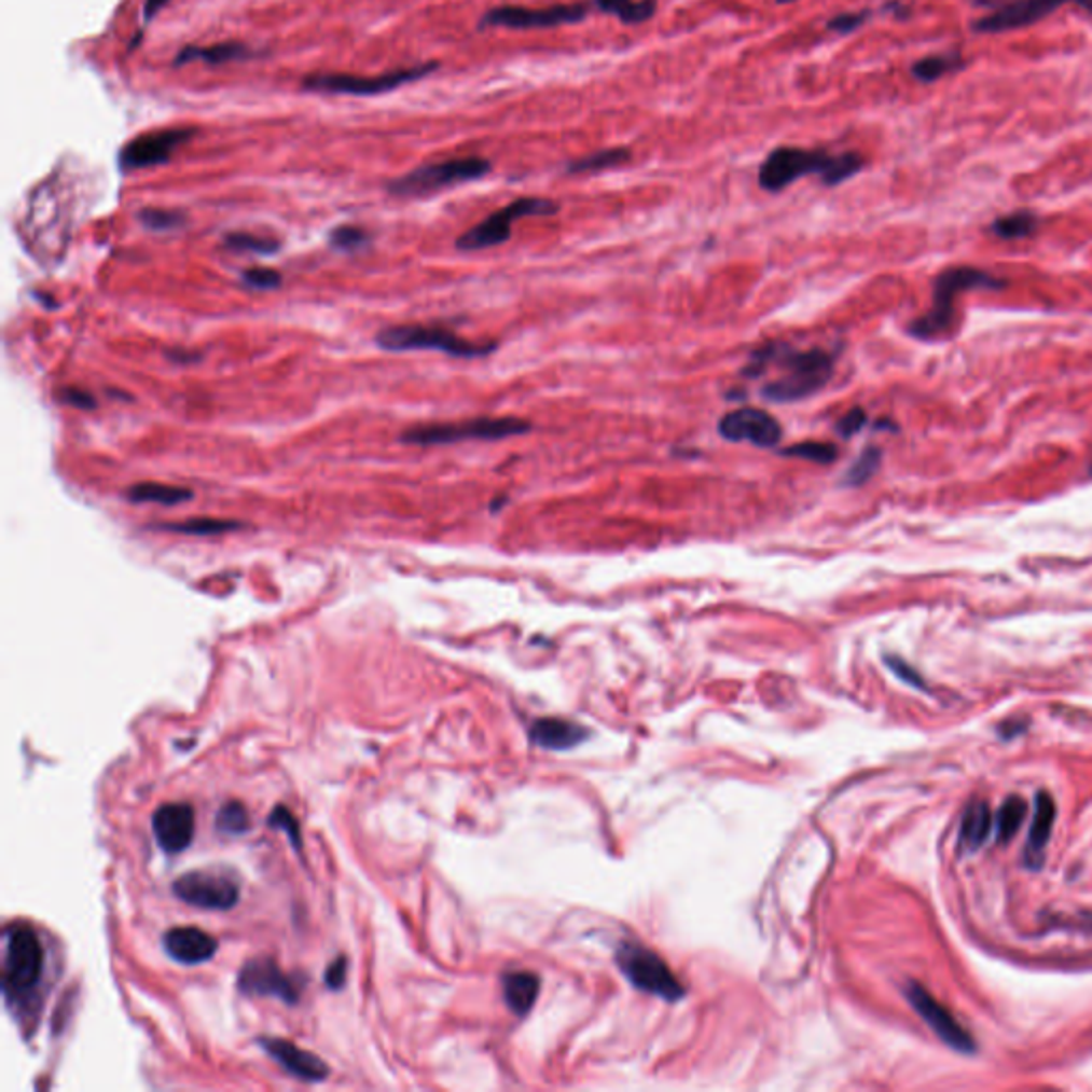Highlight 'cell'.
<instances>
[{
  "label": "cell",
  "instance_id": "obj_1",
  "mask_svg": "<svg viewBox=\"0 0 1092 1092\" xmlns=\"http://www.w3.org/2000/svg\"><path fill=\"white\" fill-rule=\"evenodd\" d=\"M837 357L839 353L826 348L796 350L784 342H769L751 353L741 374L760 378L771 365H777L782 376L762 387V398L771 403H794L819 393L830 383Z\"/></svg>",
  "mask_w": 1092,
  "mask_h": 1092
},
{
  "label": "cell",
  "instance_id": "obj_2",
  "mask_svg": "<svg viewBox=\"0 0 1092 1092\" xmlns=\"http://www.w3.org/2000/svg\"><path fill=\"white\" fill-rule=\"evenodd\" d=\"M867 167L860 152L832 154L828 150H804L782 146L771 150L758 171V184L766 193H782L806 176H817L828 189H834Z\"/></svg>",
  "mask_w": 1092,
  "mask_h": 1092
},
{
  "label": "cell",
  "instance_id": "obj_3",
  "mask_svg": "<svg viewBox=\"0 0 1092 1092\" xmlns=\"http://www.w3.org/2000/svg\"><path fill=\"white\" fill-rule=\"evenodd\" d=\"M1007 280L978 267H950L941 272L932 287V305L926 314L907 324V333L922 342H939L954 333L956 299L965 291H998Z\"/></svg>",
  "mask_w": 1092,
  "mask_h": 1092
},
{
  "label": "cell",
  "instance_id": "obj_4",
  "mask_svg": "<svg viewBox=\"0 0 1092 1092\" xmlns=\"http://www.w3.org/2000/svg\"><path fill=\"white\" fill-rule=\"evenodd\" d=\"M531 431V425L523 418L503 416V418H472L461 423H429V425H414L401 433L403 444L414 446H442V444H457L468 440H503L514 436H525Z\"/></svg>",
  "mask_w": 1092,
  "mask_h": 1092
},
{
  "label": "cell",
  "instance_id": "obj_5",
  "mask_svg": "<svg viewBox=\"0 0 1092 1092\" xmlns=\"http://www.w3.org/2000/svg\"><path fill=\"white\" fill-rule=\"evenodd\" d=\"M492 161L483 156L448 158L440 163L420 165L398 180L389 182V193L398 197H427L466 182L481 180L492 174Z\"/></svg>",
  "mask_w": 1092,
  "mask_h": 1092
},
{
  "label": "cell",
  "instance_id": "obj_6",
  "mask_svg": "<svg viewBox=\"0 0 1092 1092\" xmlns=\"http://www.w3.org/2000/svg\"><path fill=\"white\" fill-rule=\"evenodd\" d=\"M438 63H423L416 67H403L398 71L381 75H353V73H312L301 80L303 91L318 95H348V97H376L393 93L405 84L425 80L438 71Z\"/></svg>",
  "mask_w": 1092,
  "mask_h": 1092
},
{
  "label": "cell",
  "instance_id": "obj_7",
  "mask_svg": "<svg viewBox=\"0 0 1092 1092\" xmlns=\"http://www.w3.org/2000/svg\"><path fill=\"white\" fill-rule=\"evenodd\" d=\"M378 344L385 350L403 353V350H440L444 355L457 359H479L487 357L497 348L494 342H470L466 337L455 335L448 329L431 327V324H396L387 327L378 333Z\"/></svg>",
  "mask_w": 1092,
  "mask_h": 1092
},
{
  "label": "cell",
  "instance_id": "obj_8",
  "mask_svg": "<svg viewBox=\"0 0 1092 1092\" xmlns=\"http://www.w3.org/2000/svg\"><path fill=\"white\" fill-rule=\"evenodd\" d=\"M4 945V965H2V991L4 996L22 998L32 993L41 982L45 954L39 937L30 926L13 924L6 935Z\"/></svg>",
  "mask_w": 1092,
  "mask_h": 1092
},
{
  "label": "cell",
  "instance_id": "obj_9",
  "mask_svg": "<svg viewBox=\"0 0 1092 1092\" xmlns=\"http://www.w3.org/2000/svg\"><path fill=\"white\" fill-rule=\"evenodd\" d=\"M559 211V203H555L553 199H544V197H521V199H514L512 203H508L506 207L494 211L489 218H485L483 222H479L476 226H472L470 231H466L459 239H457V248L464 250V252H476V250H487V248H496L501 246L510 239L512 235V224L521 218H529V216H555Z\"/></svg>",
  "mask_w": 1092,
  "mask_h": 1092
},
{
  "label": "cell",
  "instance_id": "obj_10",
  "mask_svg": "<svg viewBox=\"0 0 1092 1092\" xmlns=\"http://www.w3.org/2000/svg\"><path fill=\"white\" fill-rule=\"evenodd\" d=\"M621 973L642 993L655 994L664 1000H679L686 996L683 984L675 978L671 967L651 950L638 943H623L617 952Z\"/></svg>",
  "mask_w": 1092,
  "mask_h": 1092
},
{
  "label": "cell",
  "instance_id": "obj_11",
  "mask_svg": "<svg viewBox=\"0 0 1092 1092\" xmlns=\"http://www.w3.org/2000/svg\"><path fill=\"white\" fill-rule=\"evenodd\" d=\"M590 15L588 2H572V4H553L542 9L531 6H519V4H501L489 9L481 22L479 28H510V30H534V28H557V26H570L581 24Z\"/></svg>",
  "mask_w": 1092,
  "mask_h": 1092
},
{
  "label": "cell",
  "instance_id": "obj_12",
  "mask_svg": "<svg viewBox=\"0 0 1092 1092\" xmlns=\"http://www.w3.org/2000/svg\"><path fill=\"white\" fill-rule=\"evenodd\" d=\"M195 135H197V128H193V126H171V128H158V130L137 135L120 150L118 165L126 174L165 165Z\"/></svg>",
  "mask_w": 1092,
  "mask_h": 1092
},
{
  "label": "cell",
  "instance_id": "obj_13",
  "mask_svg": "<svg viewBox=\"0 0 1092 1092\" xmlns=\"http://www.w3.org/2000/svg\"><path fill=\"white\" fill-rule=\"evenodd\" d=\"M980 4H993L994 11L973 22L976 32L998 34L1018 28H1028L1065 4H1078L1092 15V0H980Z\"/></svg>",
  "mask_w": 1092,
  "mask_h": 1092
},
{
  "label": "cell",
  "instance_id": "obj_14",
  "mask_svg": "<svg viewBox=\"0 0 1092 1092\" xmlns=\"http://www.w3.org/2000/svg\"><path fill=\"white\" fill-rule=\"evenodd\" d=\"M904 996L911 1003V1007L915 1009V1013L930 1026V1031L948 1048H952L960 1054H976L978 1052V1043H976L973 1035L952 1015V1011L945 1005H941L924 986L909 982L904 989Z\"/></svg>",
  "mask_w": 1092,
  "mask_h": 1092
},
{
  "label": "cell",
  "instance_id": "obj_15",
  "mask_svg": "<svg viewBox=\"0 0 1092 1092\" xmlns=\"http://www.w3.org/2000/svg\"><path fill=\"white\" fill-rule=\"evenodd\" d=\"M717 431L728 442H749L760 448H775L784 436L779 420L760 407H738L723 414Z\"/></svg>",
  "mask_w": 1092,
  "mask_h": 1092
},
{
  "label": "cell",
  "instance_id": "obj_16",
  "mask_svg": "<svg viewBox=\"0 0 1092 1092\" xmlns=\"http://www.w3.org/2000/svg\"><path fill=\"white\" fill-rule=\"evenodd\" d=\"M174 894L180 900L207 911H226L239 900V888L231 877L209 871H193L178 877L174 882Z\"/></svg>",
  "mask_w": 1092,
  "mask_h": 1092
},
{
  "label": "cell",
  "instance_id": "obj_17",
  "mask_svg": "<svg viewBox=\"0 0 1092 1092\" xmlns=\"http://www.w3.org/2000/svg\"><path fill=\"white\" fill-rule=\"evenodd\" d=\"M152 830L163 852L180 854L193 843L195 808L186 802L163 804L152 815Z\"/></svg>",
  "mask_w": 1092,
  "mask_h": 1092
},
{
  "label": "cell",
  "instance_id": "obj_18",
  "mask_svg": "<svg viewBox=\"0 0 1092 1092\" xmlns=\"http://www.w3.org/2000/svg\"><path fill=\"white\" fill-rule=\"evenodd\" d=\"M237 986L244 994L276 996V998L291 1003V1005L299 1000V986H295L293 978L285 976V971L272 958L250 960L241 969Z\"/></svg>",
  "mask_w": 1092,
  "mask_h": 1092
},
{
  "label": "cell",
  "instance_id": "obj_19",
  "mask_svg": "<svg viewBox=\"0 0 1092 1092\" xmlns=\"http://www.w3.org/2000/svg\"><path fill=\"white\" fill-rule=\"evenodd\" d=\"M261 1046L291 1076H295V1078L303 1080V1082H322L329 1076V1067L316 1054H312L307 1050H301L299 1046L291 1043V1041L263 1037Z\"/></svg>",
  "mask_w": 1092,
  "mask_h": 1092
},
{
  "label": "cell",
  "instance_id": "obj_20",
  "mask_svg": "<svg viewBox=\"0 0 1092 1092\" xmlns=\"http://www.w3.org/2000/svg\"><path fill=\"white\" fill-rule=\"evenodd\" d=\"M163 948L165 952L182 965H201L213 958L218 950V941L193 926L171 928L163 935Z\"/></svg>",
  "mask_w": 1092,
  "mask_h": 1092
},
{
  "label": "cell",
  "instance_id": "obj_21",
  "mask_svg": "<svg viewBox=\"0 0 1092 1092\" xmlns=\"http://www.w3.org/2000/svg\"><path fill=\"white\" fill-rule=\"evenodd\" d=\"M1056 817V804L1048 792L1035 796V815L1028 828V839L1024 845V865L1028 869H1039L1043 865V849L1050 841Z\"/></svg>",
  "mask_w": 1092,
  "mask_h": 1092
},
{
  "label": "cell",
  "instance_id": "obj_22",
  "mask_svg": "<svg viewBox=\"0 0 1092 1092\" xmlns=\"http://www.w3.org/2000/svg\"><path fill=\"white\" fill-rule=\"evenodd\" d=\"M254 56H257V52L239 41H222V43H211V45H186L178 52L174 67H182L189 63L222 67L229 63H244Z\"/></svg>",
  "mask_w": 1092,
  "mask_h": 1092
},
{
  "label": "cell",
  "instance_id": "obj_23",
  "mask_svg": "<svg viewBox=\"0 0 1092 1092\" xmlns=\"http://www.w3.org/2000/svg\"><path fill=\"white\" fill-rule=\"evenodd\" d=\"M529 734L534 743H538L544 749H570L577 747L588 738V730L575 721L557 719V717H544L531 723Z\"/></svg>",
  "mask_w": 1092,
  "mask_h": 1092
},
{
  "label": "cell",
  "instance_id": "obj_24",
  "mask_svg": "<svg viewBox=\"0 0 1092 1092\" xmlns=\"http://www.w3.org/2000/svg\"><path fill=\"white\" fill-rule=\"evenodd\" d=\"M501 984H503V1000L512 1013L525 1015L531 1011L540 989V980L534 973L527 971L506 973Z\"/></svg>",
  "mask_w": 1092,
  "mask_h": 1092
},
{
  "label": "cell",
  "instance_id": "obj_25",
  "mask_svg": "<svg viewBox=\"0 0 1092 1092\" xmlns=\"http://www.w3.org/2000/svg\"><path fill=\"white\" fill-rule=\"evenodd\" d=\"M993 811L986 802H973L965 817H963V826H960V845L969 852H976L980 849L989 837H991V830H993Z\"/></svg>",
  "mask_w": 1092,
  "mask_h": 1092
},
{
  "label": "cell",
  "instance_id": "obj_26",
  "mask_svg": "<svg viewBox=\"0 0 1092 1092\" xmlns=\"http://www.w3.org/2000/svg\"><path fill=\"white\" fill-rule=\"evenodd\" d=\"M632 161V152L630 148H606V150H599L594 154H588L583 158H577V161H570L566 165V174L568 176H588V174H602V171H608V169H617V167H623Z\"/></svg>",
  "mask_w": 1092,
  "mask_h": 1092
},
{
  "label": "cell",
  "instance_id": "obj_27",
  "mask_svg": "<svg viewBox=\"0 0 1092 1092\" xmlns=\"http://www.w3.org/2000/svg\"><path fill=\"white\" fill-rule=\"evenodd\" d=\"M128 501L133 503H161V506H178V503H184L189 499H193L195 494L186 487H176V485H163V483H137V485H130L128 492H126Z\"/></svg>",
  "mask_w": 1092,
  "mask_h": 1092
},
{
  "label": "cell",
  "instance_id": "obj_28",
  "mask_svg": "<svg viewBox=\"0 0 1092 1092\" xmlns=\"http://www.w3.org/2000/svg\"><path fill=\"white\" fill-rule=\"evenodd\" d=\"M597 11L619 17L625 26L649 22L658 11V0H594Z\"/></svg>",
  "mask_w": 1092,
  "mask_h": 1092
},
{
  "label": "cell",
  "instance_id": "obj_29",
  "mask_svg": "<svg viewBox=\"0 0 1092 1092\" xmlns=\"http://www.w3.org/2000/svg\"><path fill=\"white\" fill-rule=\"evenodd\" d=\"M963 58L958 52H948V54H930V56H924L920 60L913 63L911 67V75L922 82V84H932L941 78H945L948 73H954L958 69H963Z\"/></svg>",
  "mask_w": 1092,
  "mask_h": 1092
},
{
  "label": "cell",
  "instance_id": "obj_30",
  "mask_svg": "<svg viewBox=\"0 0 1092 1092\" xmlns=\"http://www.w3.org/2000/svg\"><path fill=\"white\" fill-rule=\"evenodd\" d=\"M1037 229H1039V218H1037V213H1033L1028 209H1018V211L1005 213L991 224L993 235H996L998 239H1009V241L1031 237V235H1035Z\"/></svg>",
  "mask_w": 1092,
  "mask_h": 1092
},
{
  "label": "cell",
  "instance_id": "obj_31",
  "mask_svg": "<svg viewBox=\"0 0 1092 1092\" xmlns=\"http://www.w3.org/2000/svg\"><path fill=\"white\" fill-rule=\"evenodd\" d=\"M241 523L239 521H233V519H213V516H195V519H186V521H178V523H163L161 529L165 531H176V534H186V536H218V534H229V531H235L239 529Z\"/></svg>",
  "mask_w": 1092,
  "mask_h": 1092
},
{
  "label": "cell",
  "instance_id": "obj_32",
  "mask_svg": "<svg viewBox=\"0 0 1092 1092\" xmlns=\"http://www.w3.org/2000/svg\"><path fill=\"white\" fill-rule=\"evenodd\" d=\"M882 459H884V453H882L880 446H867L858 455V459L849 466L847 474L843 476V481H841L843 487H852L854 489V487L867 485L877 474V470L882 466Z\"/></svg>",
  "mask_w": 1092,
  "mask_h": 1092
},
{
  "label": "cell",
  "instance_id": "obj_33",
  "mask_svg": "<svg viewBox=\"0 0 1092 1092\" xmlns=\"http://www.w3.org/2000/svg\"><path fill=\"white\" fill-rule=\"evenodd\" d=\"M1024 817H1026V802L1020 798V796H1009L1005 800V804L998 808L996 813V839L1000 843H1007L1015 837V832L1020 830V826L1024 824Z\"/></svg>",
  "mask_w": 1092,
  "mask_h": 1092
},
{
  "label": "cell",
  "instance_id": "obj_34",
  "mask_svg": "<svg viewBox=\"0 0 1092 1092\" xmlns=\"http://www.w3.org/2000/svg\"><path fill=\"white\" fill-rule=\"evenodd\" d=\"M782 457H794V459H804V461H813L817 466H830L839 459V448L832 444V442H798L792 446H786L779 451Z\"/></svg>",
  "mask_w": 1092,
  "mask_h": 1092
},
{
  "label": "cell",
  "instance_id": "obj_35",
  "mask_svg": "<svg viewBox=\"0 0 1092 1092\" xmlns=\"http://www.w3.org/2000/svg\"><path fill=\"white\" fill-rule=\"evenodd\" d=\"M224 246L233 252H250V254H276L280 250V241L272 237H259L252 233H229L224 237Z\"/></svg>",
  "mask_w": 1092,
  "mask_h": 1092
},
{
  "label": "cell",
  "instance_id": "obj_36",
  "mask_svg": "<svg viewBox=\"0 0 1092 1092\" xmlns=\"http://www.w3.org/2000/svg\"><path fill=\"white\" fill-rule=\"evenodd\" d=\"M216 828H218V832L233 834V837L248 832V828H250L248 808L237 800L226 802L224 806H220V811L216 815Z\"/></svg>",
  "mask_w": 1092,
  "mask_h": 1092
},
{
  "label": "cell",
  "instance_id": "obj_37",
  "mask_svg": "<svg viewBox=\"0 0 1092 1092\" xmlns=\"http://www.w3.org/2000/svg\"><path fill=\"white\" fill-rule=\"evenodd\" d=\"M139 222L156 233L176 231L186 224V216L176 209H163V207H143L139 211Z\"/></svg>",
  "mask_w": 1092,
  "mask_h": 1092
},
{
  "label": "cell",
  "instance_id": "obj_38",
  "mask_svg": "<svg viewBox=\"0 0 1092 1092\" xmlns=\"http://www.w3.org/2000/svg\"><path fill=\"white\" fill-rule=\"evenodd\" d=\"M372 241V237L368 235V231H363L361 226H355V224H342V226H335L329 235V244L335 248V250H342V252H355V250H361L365 248L368 244Z\"/></svg>",
  "mask_w": 1092,
  "mask_h": 1092
},
{
  "label": "cell",
  "instance_id": "obj_39",
  "mask_svg": "<svg viewBox=\"0 0 1092 1092\" xmlns=\"http://www.w3.org/2000/svg\"><path fill=\"white\" fill-rule=\"evenodd\" d=\"M873 11L871 9H862V11H847V13H839L834 17H830L826 22V28L830 32H839V34H852L856 32L860 26H865L869 19H871Z\"/></svg>",
  "mask_w": 1092,
  "mask_h": 1092
},
{
  "label": "cell",
  "instance_id": "obj_40",
  "mask_svg": "<svg viewBox=\"0 0 1092 1092\" xmlns=\"http://www.w3.org/2000/svg\"><path fill=\"white\" fill-rule=\"evenodd\" d=\"M241 280L246 287L250 289H257V291H272V289H278L282 285V276L280 272L276 269H267V267H252V269H246L241 274Z\"/></svg>",
  "mask_w": 1092,
  "mask_h": 1092
},
{
  "label": "cell",
  "instance_id": "obj_41",
  "mask_svg": "<svg viewBox=\"0 0 1092 1092\" xmlns=\"http://www.w3.org/2000/svg\"><path fill=\"white\" fill-rule=\"evenodd\" d=\"M867 420H869L867 412H865L862 407H858V405H856V407H852L849 412H845V414L839 418V423L834 425V431H837L841 438L849 440V438H854L858 431H862V427L867 425Z\"/></svg>",
  "mask_w": 1092,
  "mask_h": 1092
},
{
  "label": "cell",
  "instance_id": "obj_42",
  "mask_svg": "<svg viewBox=\"0 0 1092 1092\" xmlns=\"http://www.w3.org/2000/svg\"><path fill=\"white\" fill-rule=\"evenodd\" d=\"M269 826H276V828H285L289 839L293 841L295 847H301V839H299V824L298 819L293 817V813L285 806H276L269 815Z\"/></svg>",
  "mask_w": 1092,
  "mask_h": 1092
},
{
  "label": "cell",
  "instance_id": "obj_43",
  "mask_svg": "<svg viewBox=\"0 0 1092 1092\" xmlns=\"http://www.w3.org/2000/svg\"><path fill=\"white\" fill-rule=\"evenodd\" d=\"M58 399H60V403L78 407V410H95L97 407V398L84 389H78V387L60 389Z\"/></svg>",
  "mask_w": 1092,
  "mask_h": 1092
},
{
  "label": "cell",
  "instance_id": "obj_44",
  "mask_svg": "<svg viewBox=\"0 0 1092 1092\" xmlns=\"http://www.w3.org/2000/svg\"><path fill=\"white\" fill-rule=\"evenodd\" d=\"M886 664L893 668L894 675H896V677H900L904 683H909V686H913V688H924V679H922V677H920V675H917V673H915L909 664H904L900 658L888 655V658H886Z\"/></svg>",
  "mask_w": 1092,
  "mask_h": 1092
},
{
  "label": "cell",
  "instance_id": "obj_45",
  "mask_svg": "<svg viewBox=\"0 0 1092 1092\" xmlns=\"http://www.w3.org/2000/svg\"><path fill=\"white\" fill-rule=\"evenodd\" d=\"M346 967H348L346 958H337V960H335V963L327 969L324 980H327V986H329L331 991H340V989L344 986V982H346Z\"/></svg>",
  "mask_w": 1092,
  "mask_h": 1092
},
{
  "label": "cell",
  "instance_id": "obj_46",
  "mask_svg": "<svg viewBox=\"0 0 1092 1092\" xmlns=\"http://www.w3.org/2000/svg\"><path fill=\"white\" fill-rule=\"evenodd\" d=\"M882 13H890V15L898 17V19H907L911 15V6L904 0H888L882 6Z\"/></svg>",
  "mask_w": 1092,
  "mask_h": 1092
},
{
  "label": "cell",
  "instance_id": "obj_47",
  "mask_svg": "<svg viewBox=\"0 0 1092 1092\" xmlns=\"http://www.w3.org/2000/svg\"><path fill=\"white\" fill-rule=\"evenodd\" d=\"M171 0H146L143 2V22H152Z\"/></svg>",
  "mask_w": 1092,
  "mask_h": 1092
},
{
  "label": "cell",
  "instance_id": "obj_48",
  "mask_svg": "<svg viewBox=\"0 0 1092 1092\" xmlns=\"http://www.w3.org/2000/svg\"><path fill=\"white\" fill-rule=\"evenodd\" d=\"M169 359H171V361H176V363H182V365H186V363L199 361V355H191V353H182V355H180L178 350H174V353H169Z\"/></svg>",
  "mask_w": 1092,
  "mask_h": 1092
},
{
  "label": "cell",
  "instance_id": "obj_49",
  "mask_svg": "<svg viewBox=\"0 0 1092 1092\" xmlns=\"http://www.w3.org/2000/svg\"><path fill=\"white\" fill-rule=\"evenodd\" d=\"M873 427H875V429H890V431H898V427L894 425L890 418H882V420H877Z\"/></svg>",
  "mask_w": 1092,
  "mask_h": 1092
},
{
  "label": "cell",
  "instance_id": "obj_50",
  "mask_svg": "<svg viewBox=\"0 0 1092 1092\" xmlns=\"http://www.w3.org/2000/svg\"><path fill=\"white\" fill-rule=\"evenodd\" d=\"M506 501H508V497L506 496L496 497V499L492 501V506H489V508H492V512H499V510L506 506Z\"/></svg>",
  "mask_w": 1092,
  "mask_h": 1092
},
{
  "label": "cell",
  "instance_id": "obj_51",
  "mask_svg": "<svg viewBox=\"0 0 1092 1092\" xmlns=\"http://www.w3.org/2000/svg\"><path fill=\"white\" fill-rule=\"evenodd\" d=\"M775 2L777 4H790V2H796V0H775Z\"/></svg>",
  "mask_w": 1092,
  "mask_h": 1092
},
{
  "label": "cell",
  "instance_id": "obj_52",
  "mask_svg": "<svg viewBox=\"0 0 1092 1092\" xmlns=\"http://www.w3.org/2000/svg\"><path fill=\"white\" fill-rule=\"evenodd\" d=\"M1091 476H1092V464H1091Z\"/></svg>",
  "mask_w": 1092,
  "mask_h": 1092
}]
</instances>
